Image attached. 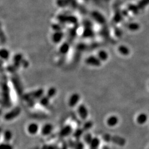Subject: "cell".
<instances>
[{
	"label": "cell",
	"mask_w": 149,
	"mask_h": 149,
	"mask_svg": "<svg viewBox=\"0 0 149 149\" xmlns=\"http://www.w3.org/2000/svg\"><path fill=\"white\" fill-rule=\"evenodd\" d=\"M77 116L82 121L86 122L89 117V111L85 104L80 103L77 107Z\"/></svg>",
	"instance_id": "1"
},
{
	"label": "cell",
	"mask_w": 149,
	"mask_h": 149,
	"mask_svg": "<svg viewBox=\"0 0 149 149\" xmlns=\"http://www.w3.org/2000/svg\"><path fill=\"white\" fill-rule=\"evenodd\" d=\"M40 128L41 127L38 123L32 122L27 124L26 132L29 135L35 136L40 133Z\"/></svg>",
	"instance_id": "2"
},
{
	"label": "cell",
	"mask_w": 149,
	"mask_h": 149,
	"mask_svg": "<svg viewBox=\"0 0 149 149\" xmlns=\"http://www.w3.org/2000/svg\"><path fill=\"white\" fill-rule=\"evenodd\" d=\"M54 129L53 124L51 123H46L44 124L40 128V133L44 137L49 136L53 133Z\"/></svg>",
	"instance_id": "3"
},
{
	"label": "cell",
	"mask_w": 149,
	"mask_h": 149,
	"mask_svg": "<svg viewBox=\"0 0 149 149\" xmlns=\"http://www.w3.org/2000/svg\"><path fill=\"white\" fill-rule=\"evenodd\" d=\"M59 21L62 23L76 24L77 23V18L74 16L68 15H61L58 17Z\"/></svg>",
	"instance_id": "4"
},
{
	"label": "cell",
	"mask_w": 149,
	"mask_h": 149,
	"mask_svg": "<svg viewBox=\"0 0 149 149\" xmlns=\"http://www.w3.org/2000/svg\"><path fill=\"white\" fill-rule=\"evenodd\" d=\"M85 27L84 28V31L82 33V36L84 38H92L95 36V32L93 31V28H92V25L91 22L86 21L85 22Z\"/></svg>",
	"instance_id": "5"
},
{
	"label": "cell",
	"mask_w": 149,
	"mask_h": 149,
	"mask_svg": "<svg viewBox=\"0 0 149 149\" xmlns=\"http://www.w3.org/2000/svg\"><path fill=\"white\" fill-rule=\"evenodd\" d=\"M80 100H81V96L77 93H72L71 96H70L69 100H68V106L70 108H74L75 107H77L80 104Z\"/></svg>",
	"instance_id": "6"
},
{
	"label": "cell",
	"mask_w": 149,
	"mask_h": 149,
	"mask_svg": "<svg viewBox=\"0 0 149 149\" xmlns=\"http://www.w3.org/2000/svg\"><path fill=\"white\" fill-rule=\"evenodd\" d=\"M74 132V128L70 124H66L63 126L59 132V135L61 138H67Z\"/></svg>",
	"instance_id": "7"
},
{
	"label": "cell",
	"mask_w": 149,
	"mask_h": 149,
	"mask_svg": "<svg viewBox=\"0 0 149 149\" xmlns=\"http://www.w3.org/2000/svg\"><path fill=\"white\" fill-rule=\"evenodd\" d=\"M85 62L88 65L93 67H99L102 64L101 61L95 56H90L86 59Z\"/></svg>",
	"instance_id": "8"
},
{
	"label": "cell",
	"mask_w": 149,
	"mask_h": 149,
	"mask_svg": "<svg viewBox=\"0 0 149 149\" xmlns=\"http://www.w3.org/2000/svg\"><path fill=\"white\" fill-rule=\"evenodd\" d=\"M119 123V118L115 115H111L107 118L106 123L107 125L110 128L117 126Z\"/></svg>",
	"instance_id": "9"
},
{
	"label": "cell",
	"mask_w": 149,
	"mask_h": 149,
	"mask_svg": "<svg viewBox=\"0 0 149 149\" xmlns=\"http://www.w3.org/2000/svg\"><path fill=\"white\" fill-rule=\"evenodd\" d=\"M92 16L97 23H98L101 24H103L106 22L104 17L102 16L101 13H100L98 12H97V11L92 12Z\"/></svg>",
	"instance_id": "10"
},
{
	"label": "cell",
	"mask_w": 149,
	"mask_h": 149,
	"mask_svg": "<svg viewBox=\"0 0 149 149\" xmlns=\"http://www.w3.org/2000/svg\"><path fill=\"white\" fill-rule=\"evenodd\" d=\"M101 143L100 139L98 137L94 136L92 139L90 144L88 145L91 149H98Z\"/></svg>",
	"instance_id": "11"
},
{
	"label": "cell",
	"mask_w": 149,
	"mask_h": 149,
	"mask_svg": "<svg viewBox=\"0 0 149 149\" xmlns=\"http://www.w3.org/2000/svg\"><path fill=\"white\" fill-rule=\"evenodd\" d=\"M64 37L63 32L60 31H56L52 36V40L54 43H60Z\"/></svg>",
	"instance_id": "12"
},
{
	"label": "cell",
	"mask_w": 149,
	"mask_h": 149,
	"mask_svg": "<svg viewBox=\"0 0 149 149\" xmlns=\"http://www.w3.org/2000/svg\"><path fill=\"white\" fill-rule=\"evenodd\" d=\"M70 45V43L68 42H65L63 43L60 48V50H59L60 53L61 55H66L69 50Z\"/></svg>",
	"instance_id": "13"
},
{
	"label": "cell",
	"mask_w": 149,
	"mask_h": 149,
	"mask_svg": "<svg viewBox=\"0 0 149 149\" xmlns=\"http://www.w3.org/2000/svg\"><path fill=\"white\" fill-rule=\"evenodd\" d=\"M4 142L10 143L11 140L13 138V133L10 130H6L3 133Z\"/></svg>",
	"instance_id": "14"
},
{
	"label": "cell",
	"mask_w": 149,
	"mask_h": 149,
	"mask_svg": "<svg viewBox=\"0 0 149 149\" xmlns=\"http://www.w3.org/2000/svg\"><path fill=\"white\" fill-rule=\"evenodd\" d=\"M108 54L105 50H101L97 54V57L101 61H105L108 59Z\"/></svg>",
	"instance_id": "15"
},
{
	"label": "cell",
	"mask_w": 149,
	"mask_h": 149,
	"mask_svg": "<svg viewBox=\"0 0 149 149\" xmlns=\"http://www.w3.org/2000/svg\"><path fill=\"white\" fill-rule=\"evenodd\" d=\"M148 120V116L145 113L139 114L136 118V121L139 124H144Z\"/></svg>",
	"instance_id": "16"
},
{
	"label": "cell",
	"mask_w": 149,
	"mask_h": 149,
	"mask_svg": "<svg viewBox=\"0 0 149 149\" xmlns=\"http://www.w3.org/2000/svg\"><path fill=\"white\" fill-rule=\"evenodd\" d=\"M50 98H49L47 95L43 96L40 100H39V103L42 106L46 107L49 105Z\"/></svg>",
	"instance_id": "17"
},
{
	"label": "cell",
	"mask_w": 149,
	"mask_h": 149,
	"mask_svg": "<svg viewBox=\"0 0 149 149\" xmlns=\"http://www.w3.org/2000/svg\"><path fill=\"white\" fill-rule=\"evenodd\" d=\"M118 51L123 55H127L129 54V49L124 45H121L118 48Z\"/></svg>",
	"instance_id": "18"
},
{
	"label": "cell",
	"mask_w": 149,
	"mask_h": 149,
	"mask_svg": "<svg viewBox=\"0 0 149 149\" xmlns=\"http://www.w3.org/2000/svg\"><path fill=\"white\" fill-rule=\"evenodd\" d=\"M56 88L54 87H51L48 90L46 95L48 96L49 98L51 99V98H53L56 95Z\"/></svg>",
	"instance_id": "19"
},
{
	"label": "cell",
	"mask_w": 149,
	"mask_h": 149,
	"mask_svg": "<svg viewBox=\"0 0 149 149\" xmlns=\"http://www.w3.org/2000/svg\"><path fill=\"white\" fill-rule=\"evenodd\" d=\"M1 56L2 59L7 60L10 57V52L6 49H2L1 51Z\"/></svg>",
	"instance_id": "20"
},
{
	"label": "cell",
	"mask_w": 149,
	"mask_h": 149,
	"mask_svg": "<svg viewBox=\"0 0 149 149\" xmlns=\"http://www.w3.org/2000/svg\"><path fill=\"white\" fill-rule=\"evenodd\" d=\"M139 9L140 8H139L138 6L132 5V4L128 6V10L132 12V13H133L135 15H137L138 13Z\"/></svg>",
	"instance_id": "21"
},
{
	"label": "cell",
	"mask_w": 149,
	"mask_h": 149,
	"mask_svg": "<svg viewBox=\"0 0 149 149\" xmlns=\"http://www.w3.org/2000/svg\"><path fill=\"white\" fill-rule=\"evenodd\" d=\"M128 28L132 31H138L140 28V26L138 23H132L128 25Z\"/></svg>",
	"instance_id": "22"
},
{
	"label": "cell",
	"mask_w": 149,
	"mask_h": 149,
	"mask_svg": "<svg viewBox=\"0 0 149 149\" xmlns=\"http://www.w3.org/2000/svg\"><path fill=\"white\" fill-rule=\"evenodd\" d=\"M149 4V0H140L138 3V7L140 9H144Z\"/></svg>",
	"instance_id": "23"
},
{
	"label": "cell",
	"mask_w": 149,
	"mask_h": 149,
	"mask_svg": "<svg viewBox=\"0 0 149 149\" xmlns=\"http://www.w3.org/2000/svg\"><path fill=\"white\" fill-rule=\"evenodd\" d=\"M0 149H13V146L10 144V143L3 142L1 144Z\"/></svg>",
	"instance_id": "24"
},
{
	"label": "cell",
	"mask_w": 149,
	"mask_h": 149,
	"mask_svg": "<svg viewBox=\"0 0 149 149\" xmlns=\"http://www.w3.org/2000/svg\"><path fill=\"white\" fill-rule=\"evenodd\" d=\"M122 19V17L121 14L120 13V12H117V13H116V15L114 17V21L116 23H119L121 21Z\"/></svg>",
	"instance_id": "25"
}]
</instances>
